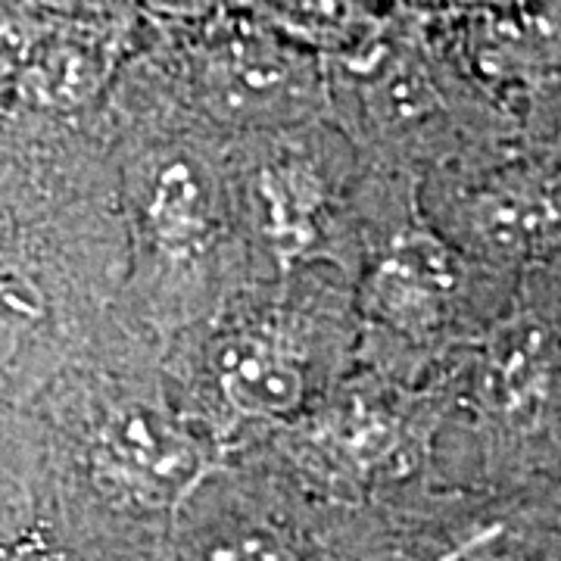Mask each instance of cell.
Returning <instances> with one entry per match:
<instances>
[{
    "instance_id": "6da1fadb",
    "label": "cell",
    "mask_w": 561,
    "mask_h": 561,
    "mask_svg": "<svg viewBox=\"0 0 561 561\" xmlns=\"http://www.w3.org/2000/svg\"><path fill=\"white\" fill-rule=\"evenodd\" d=\"M98 465L106 481L147 505H181L203 478L197 440L147 405H125L103 424Z\"/></svg>"
},
{
    "instance_id": "7a4b0ae2",
    "label": "cell",
    "mask_w": 561,
    "mask_h": 561,
    "mask_svg": "<svg viewBox=\"0 0 561 561\" xmlns=\"http://www.w3.org/2000/svg\"><path fill=\"white\" fill-rule=\"evenodd\" d=\"M456 287L449 250L427 234H405L371 280V300L383 319L421 334L440 316L443 297Z\"/></svg>"
},
{
    "instance_id": "3957f363",
    "label": "cell",
    "mask_w": 561,
    "mask_h": 561,
    "mask_svg": "<svg viewBox=\"0 0 561 561\" xmlns=\"http://www.w3.org/2000/svg\"><path fill=\"white\" fill-rule=\"evenodd\" d=\"M221 390L243 415H290L302 400V371L280 346L243 337L221 353Z\"/></svg>"
},
{
    "instance_id": "277c9868",
    "label": "cell",
    "mask_w": 561,
    "mask_h": 561,
    "mask_svg": "<svg viewBox=\"0 0 561 561\" xmlns=\"http://www.w3.org/2000/svg\"><path fill=\"white\" fill-rule=\"evenodd\" d=\"M153 234L172 250H197L213 231V191L191 160H172L160 169L147 206Z\"/></svg>"
},
{
    "instance_id": "5b68a950",
    "label": "cell",
    "mask_w": 561,
    "mask_h": 561,
    "mask_svg": "<svg viewBox=\"0 0 561 561\" xmlns=\"http://www.w3.org/2000/svg\"><path fill=\"white\" fill-rule=\"evenodd\" d=\"M179 561H297L278 530L241 515L187 518L179 527Z\"/></svg>"
},
{
    "instance_id": "8992f818",
    "label": "cell",
    "mask_w": 561,
    "mask_h": 561,
    "mask_svg": "<svg viewBox=\"0 0 561 561\" xmlns=\"http://www.w3.org/2000/svg\"><path fill=\"white\" fill-rule=\"evenodd\" d=\"M552 341L537 321H515L496 331L490 350L493 390L505 405H522L549 371Z\"/></svg>"
},
{
    "instance_id": "52a82bcc",
    "label": "cell",
    "mask_w": 561,
    "mask_h": 561,
    "mask_svg": "<svg viewBox=\"0 0 561 561\" xmlns=\"http://www.w3.org/2000/svg\"><path fill=\"white\" fill-rule=\"evenodd\" d=\"M478 228L505 253H530L556 238V209L534 197L493 194L478 203Z\"/></svg>"
},
{
    "instance_id": "ba28073f",
    "label": "cell",
    "mask_w": 561,
    "mask_h": 561,
    "mask_svg": "<svg viewBox=\"0 0 561 561\" xmlns=\"http://www.w3.org/2000/svg\"><path fill=\"white\" fill-rule=\"evenodd\" d=\"M262 197L268 203L272 241L280 256L300 253L312 241V209L319 201L316 181H309L302 172H265Z\"/></svg>"
},
{
    "instance_id": "9c48e42d",
    "label": "cell",
    "mask_w": 561,
    "mask_h": 561,
    "mask_svg": "<svg viewBox=\"0 0 561 561\" xmlns=\"http://www.w3.org/2000/svg\"><path fill=\"white\" fill-rule=\"evenodd\" d=\"M290 66L275 50L241 47L225 60V88L238 101H268L287 91Z\"/></svg>"
},
{
    "instance_id": "30bf717a",
    "label": "cell",
    "mask_w": 561,
    "mask_h": 561,
    "mask_svg": "<svg viewBox=\"0 0 561 561\" xmlns=\"http://www.w3.org/2000/svg\"><path fill=\"white\" fill-rule=\"evenodd\" d=\"M44 319L41 290L16 272H0V365L20 353L25 334Z\"/></svg>"
},
{
    "instance_id": "8fae6325",
    "label": "cell",
    "mask_w": 561,
    "mask_h": 561,
    "mask_svg": "<svg viewBox=\"0 0 561 561\" xmlns=\"http://www.w3.org/2000/svg\"><path fill=\"white\" fill-rule=\"evenodd\" d=\"M378 110L390 119H419L427 113V106L434 101L431 81L424 79L415 69H397L381 81L378 91Z\"/></svg>"
},
{
    "instance_id": "7c38bea8",
    "label": "cell",
    "mask_w": 561,
    "mask_h": 561,
    "mask_svg": "<svg viewBox=\"0 0 561 561\" xmlns=\"http://www.w3.org/2000/svg\"><path fill=\"white\" fill-rule=\"evenodd\" d=\"M44 91L54 101H79L91 84V60L81 50H60L44 66Z\"/></svg>"
}]
</instances>
